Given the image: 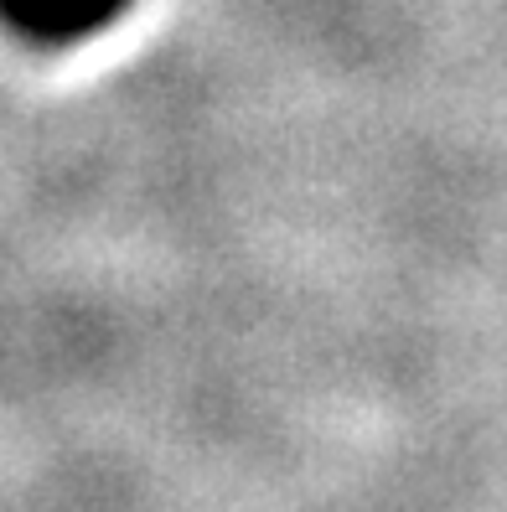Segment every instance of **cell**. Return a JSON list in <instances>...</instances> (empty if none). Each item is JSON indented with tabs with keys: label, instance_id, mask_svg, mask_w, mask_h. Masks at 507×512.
<instances>
[{
	"label": "cell",
	"instance_id": "1",
	"mask_svg": "<svg viewBox=\"0 0 507 512\" xmlns=\"http://www.w3.org/2000/svg\"><path fill=\"white\" fill-rule=\"evenodd\" d=\"M135 0H0V32L21 47L63 52L114 26Z\"/></svg>",
	"mask_w": 507,
	"mask_h": 512
}]
</instances>
